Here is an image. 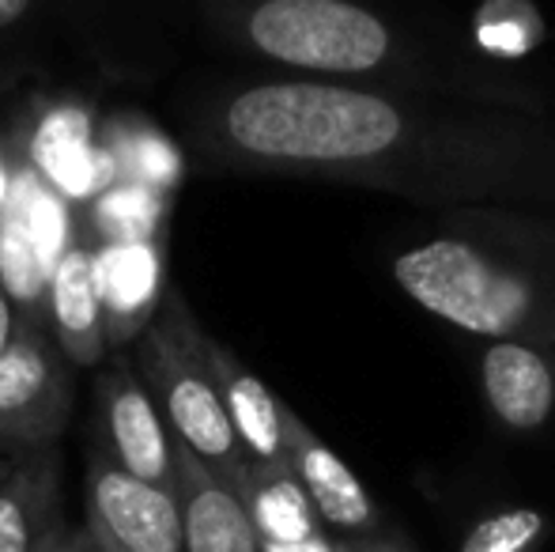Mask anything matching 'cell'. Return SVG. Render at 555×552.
<instances>
[{
  "label": "cell",
  "mask_w": 555,
  "mask_h": 552,
  "mask_svg": "<svg viewBox=\"0 0 555 552\" xmlns=\"http://www.w3.org/2000/svg\"><path fill=\"white\" fill-rule=\"evenodd\" d=\"M12 133L23 147V159L73 205L88 208L117 182L103 144V121L80 99L38 103L27 118L15 121Z\"/></svg>",
  "instance_id": "obj_6"
},
{
  "label": "cell",
  "mask_w": 555,
  "mask_h": 552,
  "mask_svg": "<svg viewBox=\"0 0 555 552\" xmlns=\"http://www.w3.org/2000/svg\"><path fill=\"white\" fill-rule=\"evenodd\" d=\"M246 503L261 552H336L340 538L318 518L314 503L299 488L287 465L249 462L242 485L234 488Z\"/></svg>",
  "instance_id": "obj_12"
},
{
  "label": "cell",
  "mask_w": 555,
  "mask_h": 552,
  "mask_svg": "<svg viewBox=\"0 0 555 552\" xmlns=\"http://www.w3.org/2000/svg\"><path fill=\"white\" fill-rule=\"evenodd\" d=\"M336 552H356V549H351L348 541H340V545H336Z\"/></svg>",
  "instance_id": "obj_29"
},
{
  "label": "cell",
  "mask_w": 555,
  "mask_h": 552,
  "mask_svg": "<svg viewBox=\"0 0 555 552\" xmlns=\"http://www.w3.org/2000/svg\"><path fill=\"white\" fill-rule=\"evenodd\" d=\"M393 280L446 325L555 356V213L450 208L393 258Z\"/></svg>",
  "instance_id": "obj_2"
},
{
  "label": "cell",
  "mask_w": 555,
  "mask_h": 552,
  "mask_svg": "<svg viewBox=\"0 0 555 552\" xmlns=\"http://www.w3.org/2000/svg\"><path fill=\"white\" fill-rule=\"evenodd\" d=\"M88 526L111 552H185V515L178 492L132 477L95 442L88 458Z\"/></svg>",
  "instance_id": "obj_5"
},
{
  "label": "cell",
  "mask_w": 555,
  "mask_h": 552,
  "mask_svg": "<svg viewBox=\"0 0 555 552\" xmlns=\"http://www.w3.org/2000/svg\"><path fill=\"white\" fill-rule=\"evenodd\" d=\"M473 35L491 57H521L533 46L544 42L548 27L537 15L533 4H521V0H491L476 12Z\"/></svg>",
  "instance_id": "obj_20"
},
{
  "label": "cell",
  "mask_w": 555,
  "mask_h": 552,
  "mask_svg": "<svg viewBox=\"0 0 555 552\" xmlns=\"http://www.w3.org/2000/svg\"><path fill=\"white\" fill-rule=\"evenodd\" d=\"M50 333L61 356L80 368H95L111 352L95 277V243L83 235V228L50 277Z\"/></svg>",
  "instance_id": "obj_11"
},
{
  "label": "cell",
  "mask_w": 555,
  "mask_h": 552,
  "mask_svg": "<svg viewBox=\"0 0 555 552\" xmlns=\"http://www.w3.org/2000/svg\"><path fill=\"white\" fill-rule=\"evenodd\" d=\"M137 363L170 435L208 470L220 473L227 485L238 488L249 470V458L227 416L220 383L208 368L205 330L197 325L178 287H170L159 318L137 341Z\"/></svg>",
  "instance_id": "obj_4"
},
{
  "label": "cell",
  "mask_w": 555,
  "mask_h": 552,
  "mask_svg": "<svg viewBox=\"0 0 555 552\" xmlns=\"http://www.w3.org/2000/svg\"><path fill=\"white\" fill-rule=\"evenodd\" d=\"M12 470H15V462H8V458L0 454V485H4V480L12 477Z\"/></svg>",
  "instance_id": "obj_28"
},
{
  "label": "cell",
  "mask_w": 555,
  "mask_h": 552,
  "mask_svg": "<svg viewBox=\"0 0 555 552\" xmlns=\"http://www.w3.org/2000/svg\"><path fill=\"white\" fill-rule=\"evenodd\" d=\"M23 167V147L15 140L12 129H0V220H4L8 205H12L15 193V178H20Z\"/></svg>",
  "instance_id": "obj_22"
},
{
  "label": "cell",
  "mask_w": 555,
  "mask_h": 552,
  "mask_svg": "<svg viewBox=\"0 0 555 552\" xmlns=\"http://www.w3.org/2000/svg\"><path fill=\"white\" fill-rule=\"evenodd\" d=\"M178 500L185 515V552H261L242 496L175 439Z\"/></svg>",
  "instance_id": "obj_13"
},
{
  "label": "cell",
  "mask_w": 555,
  "mask_h": 552,
  "mask_svg": "<svg viewBox=\"0 0 555 552\" xmlns=\"http://www.w3.org/2000/svg\"><path fill=\"white\" fill-rule=\"evenodd\" d=\"M23 167H27V159H23ZM23 167L20 178H15L12 205H8L4 220H0V292L15 303L23 325L46 330L50 325V273L42 266L35 235H30Z\"/></svg>",
  "instance_id": "obj_18"
},
{
  "label": "cell",
  "mask_w": 555,
  "mask_h": 552,
  "mask_svg": "<svg viewBox=\"0 0 555 552\" xmlns=\"http://www.w3.org/2000/svg\"><path fill=\"white\" fill-rule=\"evenodd\" d=\"M65 541H68V526H57V530L50 534V541L38 552H65Z\"/></svg>",
  "instance_id": "obj_27"
},
{
  "label": "cell",
  "mask_w": 555,
  "mask_h": 552,
  "mask_svg": "<svg viewBox=\"0 0 555 552\" xmlns=\"http://www.w3.org/2000/svg\"><path fill=\"white\" fill-rule=\"evenodd\" d=\"M20 333H23V318H20V310H15V303L8 299L4 292H0V356L8 352V348L20 341Z\"/></svg>",
  "instance_id": "obj_23"
},
{
  "label": "cell",
  "mask_w": 555,
  "mask_h": 552,
  "mask_svg": "<svg viewBox=\"0 0 555 552\" xmlns=\"http://www.w3.org/2000/svg\"><path fill=\"white\" fill-rule=\"evenodd\" d=\"M73 416V378L65 356L46 330L23 325L20 341L0 356V442L46 450Z\"/></svg>",
  "instance_id": "obj_7"
},
{
  "label": "cell",
  "mask_w": 555,
  "mask_h": 552,
  "mask_svg": "<svg viewBox=\"0 0 555 552\" xmlns=\"http://www.w3.org/2000/svg\"><path fill=\"white\" fill-rule=\"evenodd\" d=\"M175 197H163L144 185L114 182L80 213L83 235L103 243H167Z\"/></svg>",
  "instance_id": "obj_19"
},
{
  "label": "cell",
  "mask_w": 555,
  "mask_h": 552,
  "mask_svg": "<svg viewBox=\"0 0 555 552\" xmlns=\"http://www.w3.org/2000/svg\"><path fill=\"white\" fill-rule=\"evenodd\" d=\"M216 23L227 38L246 46L249 53L272 65L307 73L310 80L351 84V80H389L397 91L457 95L476 103L514 106L503 99L476 91L468 84H453L439 73H427L404 46L401 30L374 15L371 8L348 0H261V4H223L216 8ZM526 111V106H518Z\"/></svg>",
  "instance_id": "obj_3"
},
{
  "label": "cell",
  "mask_w": 555,
  "mask_h": 552,
  "mask_svg": "<svg viewBox=\"0 0 555 552\" xmlns=\"http://www.w3.org/2000/svg\"><path fill=\"white\" fill-rule=\"evenodd\" d=\"M356 552H412L409 541L401 538V534L393 530V526H386V530H378L374 538H363V541H348Z\"/></svg>",
  "instance_id": "obj_24"
},
{
  "label": "cell",
  "mask_w": 555,
  "mask_h": 552,
  "mask_svg": "<svg viewBox=\"0 0 555 552\" xmlns=\"http://www.w3.org/2000/svg\"><path fill=\"white\" fill-rule=\"evenodd\" d=\"M30 15H35V4H30V0H0V35H8L15 23L30 20Z\"/></svg>",
  "instance_id": "obj_25"
},
{
  "label": "cell",
  "mask_w": 555,
  "mask_h": 552,
  "mask_svg": "<svg viewBox=\"0 0 555 552\" xmlns=\"http://www.w3.org/2000/svg\"><path fill=\"white\" fill-rule=\"evenodd\" d=\"M99 299H103L111 348L140 341L167 303V243L95 246Z\"/></svg>",
  "instance_id": "obj_10"
},
{
  "label": "cell",
  "mask_w": 555,
  "mask_h": 552,
  "mask_svg": "<svg viewBox=\"0 0 555 552\" xmlns=\"http://www.w3.org/2000/svg\"><path fill=\"white\" fill-rule=\"evenodd\" d=\"M491 413L511 432H537L555 413V356L518 341H491L480 356Z\"/></svg>",
  "instance_id": "obj_14"
},
{
  "label": "cell",
  "mask_w": 555,
  "mask_h": 552,
  "mask_svg": "<svg viewBox=\"0 0 555 552\" xmlns=\"http://www.w3.org/2000/svg\"><path fill=\"white\" fill-rule=\"evenodd\" d=\"M552 523L537 508H511L480 518L465 534L457 552H537L541 541L548 538Z\"/></svg>",
  "instance_id": "obj_21"
},
{
  "label": "cell",
  "mask_w": 555,
  "mask_h": 552,
  "mask_svg": "<svg viewBox=\"0 0 555 552\" xmlns=\"http://www.w3.org/2000/svg\"><path fill=\"white\" fill-rule=\"evenodd\" d=\"M205 356L220 383L227 416H231L238 442L249 462L257 465H287L284 447V401L269 390L257 375L242 368V360L227 345L205 333Z\"/></svg>",
  "instance_id": "obj_15"
},
{
  "label": "cell",
  "mask_w": 555,
  "mask_h": 552,
  "mask_svg": "<svg viewBox=\"0 0 555 552\" xmlns=\"http://www.w3.org/2000/svg\"><path fill=\"white\" fill-rule=\"evenodd\" d=\"M284 447L287 470L299 480L307 500L314 503L318 518L330 526V534H340V541H363L386 530V518L363 488V480L310 432V424H302L292 413V406H284Z\"/></svg>",
  "instance_id": "obj_9"
},
{
  "label": "cell",
  "mask_w": 555,
  "mask_h": 552,
  "mask_svg": "<svg viewBox=\"0 0 555 552\" xmlns=\"http://www.w3.org/2000/svg\"><path fill=\"white\" fill-rule=\"evenodd\" d=\"M61 518V458L53 447L27 450L0 485V552H38Z\"/></svg>",
  "instance_id": "obj_16"
},
{
  "label": "cell",
  "mask_w": 555,
  "mask_h": 552,
  "mask_svg": "<svg viewBox=\"0 0 555 552\" xmlns=\"http://www.w3.org/2000/svg\"><path fill=\"white\" fill-rule=\"evenodd\" d=\"M99 398V424L117 462L132 477L147 480L155 488L178 492V462H175V435L163 420L155 398L144 390L132 363L125 356H114L95 378Z\"/></svg>",
  "instance_id": "obj_8"
},
{
  "label": "cell",
  "mask_w": 555,
  "mask_h": 552,
  "mask_svg": "<svg viewBox=\"0 0 555 552\" xmlns=\"http://www.w3.org/2000/svg\"><path fill=\"white\" fill-rule=\"evenodd\" d=\"M65 552H111V549L99 545V538L88 530V526H76V530H68Z\"/></svg>",
  "instance_id": "obj_26"
},
{
  "label": "cell",
  "mask_w": 555,
  "mask_h": 552,
  "mask_svg": "<svg viewBox=\"0 0 555 552\" xmlns=\"http://www.w3.org/2000/svg\"><path fill=\"white\" fill-rule=\"evenodd\" d=\"M103 144L114 163L117 182L144 185L163 197H175L185 163L178 144L140 111H117L103 118Z\"/></svg>",
  "instance_id": "obj_17"
},
{
  "label": "cell",
  "mask_w": 555,
  "mask_h": 552,
  "mask_svg": "<svg viewBox=\"0 0 555 552\" xmlns=\"http://www.w3.org/2000/svg\"><path fill=\"white\" fill-rule=\"evenodd\" d=\"M223 167L359 185L409 205L555 213V118L378 84L269 80L193 121Z\"/></svg>",
  "instance_id": "obj_1"
}]
</instances>
